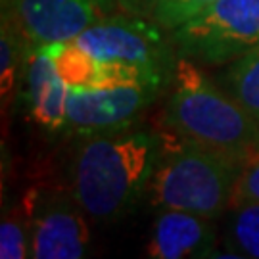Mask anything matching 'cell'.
Instances as JSON below:
<instances>
[{
	"instance_id": "obj_1",
	"label": "cell",
	"mask_w": 259,
	"mask_h": 259,
	"mask_svg": "<svg viewBox=\"0 0 259 259\" xmlns=\"http://www.w3.org/2000/svg\"><path fill=\"white\" fill-rule=\"evenodd\" d=\"M159 156V137L121 129L89 137L69 169V194L91 219L111 223L137 205L148 190Z\"/></svg>"
},
{
	"instance_id": "obj_2",
	"label": "cell",
	"mask_w": 259,
	"mask_h": 259,
	"mask_svg": "<svg viewBox=\"0 0 259 259\" xmlns=\"http://www.w3.org/2000/svg\"><path fill=\"white\" fill-rule=\"evenodd\" d=\"M171 83L165 110L169 131L242 161L259 144V121L231 93L211 83L190 58H177Z\"/></svg>"
},
{
	"instance_id": "obj_3",
	"label": "cell",
	"mask_w": 259,
	"mask_h": 259,
	"mask_svg": "<svg viewBox=\"0 0 259 259\" xmlns=\"http://www.w3.org/2000/svg\"><path fill=\"white\" fill-rule=\"evenodd\" d=\"M242 159L179 137H159V156L148 185L150 204L157 209H183L217 217L231 205Z\"/></svg>"
},
{
	"instance_id": "obj_4",
	"label": "cell",
	"mask_w": 259,
	"mask_h": 259,
	"mask_svg": "<svg viewBox=\"0 0 259 259\" xmlns=\"http://www.w3.org/2000/svg\"><path fill=\"white\" fill-rule=\"evenodd\" d=\"M179 56L225 64L259 47V0H217L173 31Z\"/></svg>"
},
{
	"instance_id": "obj_5",
	"label": "cell",
	"mask_w": 259,
	"mask_h": 259,
	"mask_svg": "<svg viewBox=\"0 0 259 259\" xmlns=\"http://www.w3.org/2000/svg\"><path fill=\"white\" fill-rule=\"evenodd\" d=\"M75 42L98 60L142 65L161 73L169 81L173 79L179 58L169 48L159 25L127 12L94 21L75 38Z\"/></svg>"
},
{
	"instance_id": "obj_6",
	"label": "cell",
	"mask_w": 259,
	"mask_h": 259,
	"mask_svg": "<svg viewBox=\"0 0 259 259\" xmlns=\"http://www.w3.org/2000/svg\"><path fill=\"white\" fill-rule=\"evenodd\" d=\"M23 204L31 215V257L79 259L89 253V215L71 194L45 196L38 190H29Z\"/></svg>"
},
{
	"instance_id": "obj_7",
	"label": "cell",
	"mask_w": 259,
	"mask_h": 259,
	"mask_svg": "<svg viewBox=\"0 0 259 259\" xmlns=\"http://www.w3.org/2000/svg\"><path fill=\"white\" fill-rule=\"evenodd\" d=\"M163 87L139 84L117 89H71L65 129L79 137H94L129 129Z\"/></svg>"
},
{
	"instance_id": "obj_8",
	"label": "cell",
	"mask_w": 259,
	"mask_h": 259,
	"mask_svg": "<svg viewBox=\"0 0 259 259\" xmlns=\"http://www.w3.org/2000/svg\"><path fill=\"white\" fill-rule=\"evenodd\" d=\"M8 16L33 45L75 40L87 27L102 18L98 0H2Z\"/></svg>"
},
{
	"instance_id": "obj_9",
	"label": "cell",
	"mask_w": 259,
	"mask_h": 259,
	"mask_svg": "<svg viewBox=\"0 0 259 259\" xmlns=\"http://www.w3.org/2000/svg\"><path fill=\"white\" fill-rule=\"evenodd\" d=\"M215 227L209 217L183 209H161L150 234L146 255L154 259H185L213 255Z\"/></svg>"
},
{
	"instance_id": "obj_10",
	"label": "cell",
	"mask_w": 259,
	"mask_h": 259,
	"mask_svg": "<svg viewBox=\"0 0 259 259\" xmlns=\"http://www.w3.org/2000/svg\"><path fill=\"white\" fill-rule=\"evenodd\" d=\"M27 102L37 125L60 131L67 123V100L71 87L58 75L50 56L40 45H33L25 64Z\"/></svg>"
},
{
	"instance_id": "obj_11",
	"label": "cell",
	"mask_w": 259,
	"mask_h": 259,
	"mask_svg": "<svg viewBox=\"0 0 259 259\" xmlns=\"http://www.w3.org/2000/svg\"><path fill=\"white\" fill-rule=\"evenodd\" d=\"M217 0H117L127 14L154 21L167 31H175L202 14Z\"/></svg>"
},
{
	"instance_id": "obj_12",
	"label": "cell",
	"mask_w": 259,
	"mask_h": 259,
	"mask_svg": "<svg viewBox=\"0 0 259 259\" xmlns=\"http://www.w3.org/2000/svg\"><path fill=\"white\" fill-rule=\"evenodd\" d=\"M50 56L58 75L71 89H94L100 60L81 48L75 40L40 45Z\"/></svg>"
},
{
	"instance_id": "obj_13",
	"label": "cell",
	"mask_w": 259,
	"mask_h": 259,
	"mask_svg": "<svg viewBox=\"0 0 259 259\" xmlns=\"http://www.w3.org/2000/svg\"><path fill=\"white\" fill-rule=\"evenodd\" d=\"M33 42L23 37L14 21L2 14V29H0V94L2 104L6 106L14 100L16 87L23 64H27L29 52Z\"/></svg>"
},
{
	"instance_id": "obj_14",
	"label": "cell",
	"mask_w": 259,
	"mask_h": 259,
	"mask_svg": "<svg viewBox=\"0 0 259 259\" xmlns=\"http://www.w3.org/2000/svg\"><path fill=\"white\" fill-rule=\"evenodd\" d=\"M225 84L242 108L259 121V47L232 60Z\"/></svg>"
},
{
	"instance_id": "obj_15",
	"label": "cell",
	"mask_w": 259,
	"mask_h": 259,
	"mask_svg": "<svg viewBox=\"0 0 259 259\" xmlns=\"http://www.w3.org/2000/svg\"><path fill=\"white\" fill-rule=\"evenodd\" d=\"M227 244L236 257L259 259V204H240L232 207Z\"/></svg>"
},
{
	"instance_id": "obj_16",
	"label": "cell",
	"mask_w": 259,
	"mask_h": 259,
	"mask_svg": "<svg viewBox=\"0 0 259 259\" xmlns=\"http://www.w3.org/2000/svg\"><path fill=\"white\" fill-rule=\"evenodd\" d=\"M0 257L25 259L31 257V215L25 207L16 205L2 217L0 223Z\"/></svg>"
},
{
	"instance_id": "obj_17",
	"label": "cell",
	"mask_w": 259,
	"mask_h": 259,
	"mask_svg": "<svg viewBox=\"0 0 259 259\" xmlns=\"http://www.w3.org/2000/svg\"><path fill=\"white\" fill-rule=\"evenodd\" d=\"M259 204V144L244 157L231 205Z\"/></svg>"
}]
</instances>
